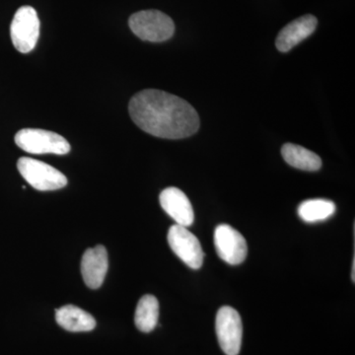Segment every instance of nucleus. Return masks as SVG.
<instances>
[{
  "instance_id": "nucleus-3",
  "label": "nucleus",
  "mask_w": 355,
  "mask_h": 355,
  "mask_svg": "<svg viewBox=\"0 0 355 355\" xmlns=\"http://www.w3.org/2000/svg\"><path fill=\"white\" fill-rule=\"evenodd\" d=\"M16 146L31 154H55L65 155L69 153L70 144L58 133L39 128H24L16 133Z\"/></svg>"
},
{
  "instance_id": "nucleus-11",
  "label": "nucleus",
  "mask_w": 355,
  "mask_h": 355,
  "mask_svg": "<svg viewBox=\"0 0 355 355\" xmlns=\"http://www.w3.org/2000/svg\"><path fill=\"white\" fill-rule=\"evenodd\" d=\"M318 25L317 18L314 15L307 14L301 16L298 19L292 21L279 33L275 46L282 53H287L304 41L314 33Z\"/></svg>"
},
{
  "instance_id": "nucleus-9",
  "label": "nucleus",
  "mask_w": 355,
  "mask_h": 355,
  "mask_svg": "<svg viewBox=\"0 0 355 355\" xmlns=\"http://www.w3.org/2000/svg\"><path fill=\"white\" fill-rule=\"evenodd\" d=\"M109 268L108 252L103 245L90 248L83 254L81 273L86 286L91 289L102 286Z\"/></svg>"
},
{
  "instance_id": "nucleus-7",
  "label": "nucleus",
  "mask_w": 355,
  "mask_h": 355,
  "mask_svg": "<svg viewBox=\"0 0 355 355\" xmlns=\"http://www.w3.org/2000/svg\"><path fill=\"white\" fill-rule=\"evenodd\" d=\"M167 239L174 254L189 268H202L205 259L202 244L189 229L175 224L168 231Z\"/></svg>"
},
{
  "instance_id": "nucleus-4",
  "label": "nucleus",
  "mask_w": 355,
  "mask_h": 355,
  "mask_svg": "<svg viewBox=\"0 0 355 355\" xmlns=\"http://www.w3.org/2000/svg\"><path fill=\"white\" fill-rule=\"evenodd\" d=\"M17 168L21 176L36 190H60L67 184V178L62 172L37 159L21 157Z\"/></svg>"
},
{
  "instance_id": "nucleus-16",
  "label": "nucleus",
  "mask_w": 355,
  "mask_h": 355,
  "mask_svg": "<svg viewBox=\"0 0 355 355\" xmlns=\"http://www.w3.org/2000/svg\"><path fill=\"white\" fill-rule=\"evenodd\" d=\"M354 272H355V259L354 258V261H352V280H355L354 279Z\"/></svg>"
},
{
  "instance_id": "nucleus-2",
  "label": "nucleus",
  "mask_w": 355,
  "mask_h": 355,
  "mask_svg": "<svg viewBox=\"0 0 355 355\" xmlns=\"http://www.w3.org/2000/svg\"><path fill=\"white\" fill-rule=\"evenodd\" d=\"M133 34L142 41L160 43L172 38L175 24L169 16L158 10H144L132 14L128 21Z\"/></svg>"
},
{
  "instance_id": "nucleus-14",
  "label": "nucleus",
  "mask_w": 355,
  "mask_h": 355,
  "mask_svg": "<svg viewBox=\"0 0 355 355\" xmlns=\"http://www.w3.org/2000/svg\"><path fill=\"white\" fill-rule=\"evenodd\" d=\"M159 319V302L151 294L142 296L137 306L135 323L142 333H150L156 328Z\"/></svg>"
},
{
  "instance_id": "nucleus-5",
  "label": "nucleus",
  "mask_w": 355,
  "mask_h": 355,
  "mask_svg": "<svg viewBox=\"0 0 355 355\" xmlns=\"http://www.w3.org/2000/svg\"><path fill=\"white\" fill-rule=\"evenodd\" d=\"M38 13L31 6H22L16 11L10 26V36L16 50L28 53L34 50L40 36Z\"/></svg>"
},
{
  "instance_id": "nucleus-6",
  "label": "nucleus",
  "mask_w": 355,
  "mask_h": 355,
  "mask_svg": "<svg viewBox=\"0 0 355 355\" xmlns=\"http://www.w3.org/2000/svg\"><path fill=\"white\" fill-rule=\"evenodd\" d=\"M216 330L219 345L226 355H238L241 350L243 324L239 313L223 306L216 314Z\"/></svg>"
},
{
  "instance_id": "nucleus-13",
  "label": "nucleus",
  "mask_w": 355,
  "mask_h": 355,
  "mask_svg": "<svg viewBox=\"0 0 355 355\" xmlns=\"http://www.w3.org/2000/svg\"><path fill=\"white\" fill-rule=\"evenodd\" d=\"M282 154L287 164L296 169L310 172L321 169L322 160L320 156L305 147L286 144L282 146Z\"/></svg>"
},
{
  "instance_id": "nucleus-15",
  "label": "nucleus",
  "mask_w": 355,
  "mask_h": 355,
  "mask_svg": "<svg viewBox=\"0 0 355 355\" xmlns=\"http://www.w3.org/2000/svg\"><path fill=\"white\" fill-rule=\"evenodd\" d=\"M336 205L324 198L305 200L299 205L298 216L307 223L327 220L336 212Z\"/></svg>"
},
{
  "instance_id": "nucleus-1",
  "label": "nucleus",
  "mask_w": 355,
  "mask_h": 355,
  "mask_svg": "<svg viewBox=\"0 0 355 355\" xmlns=\"http://www.w3.org/2000/svg\"><path fill=\"white\" fill-rule=\"evenodd\" d=\"M128 111L137 127L160 139H186L200 128V116L190 103L165 91H140L130 99Z\"/></svg>"
},
{
  "instance_id": "nucleus-12",
  "label": "nucleus",
  "mask_w": 355,
  "mask_h": 355,
  "mask_svg": "<svg viewBox=\"0 0 355 355\" xmlns=\"http://www.w3.org/2000/svg\"><path fill=\"white\" fill-rule=\"evenodd\" d=\"M55 321L64 330L72 333L94 330L96 320L92 315L74 305H65L55 310Z\"/></svg>"
},
{
  "instance_id": "nucleus-8",
  "label": "nucleus",
  "mask_w": 355,
  "mask_h": 355,
  "mask_svg": "<svg viewBox=\"0 0 355 355\" xmlns=\"http://www.w3.org/2000/svg\"><path fill=\"white\" fill-rule=\"evenodd\" d=\"M214 245L219 258L229 265H240L246 260L248 246L244 236L227 224L217 226Z\"/></svg>"
},
{
  "instance_id": "nucleus-10",
  "label": "nucleus",
  "mask_w": 355,
  "mask_h": 355,
  "mask_svg": "<svg viewBox=\"0 0 355 355\" xmlns=\"http://www.w3.org/2000/svg\"><path fill=\"white\" fill-rule=\"evenodd\" d=\"M161 207L178 225L190 227L195 221V212L186 193L175 187L165 189L159 197Z\"/></svg>"
}]
</instances>
